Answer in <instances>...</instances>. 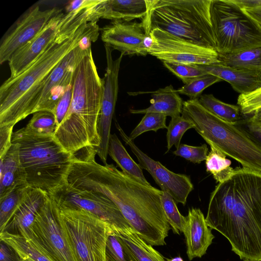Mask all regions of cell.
Instances as JSON below:
<instances>
[{"label": "cell", "mask_w": 261, "mask_h": 261, "mask_svg": "<svg viewBox=\"0 0 261 261\" xmlns=\"http://www.w3.org/2000/svg\"><path fill=\"white\" fill-rule=\"evenodd\" d=\"M221 80L211 74L197 77L177 90L179 94L185 95L190 99H198L203 91Z\"/></svg>", "instance_id": "obj_37"}, {"label": "cell", "mask_w": 261, "mask_h": 261, "mask_svg": "<svg viewBox=\"0 0 261 261\" xmlns=\"http://www.w3.org/2000/svg\"><path fill=\"white\" fill-rule=\"evenodd\" d=\"M191 128H194L193 122L184 115L171 118L167 126V153L174 146L177 148L180 144L181 139L186 132Z\"/></svg>", "instance_id": "obj_34"}, {"label": "cell", "mask_w": 261, "mask_h": 261, "mask_svg": "<svg viewBox=\"0 0 261 261\" xmlns=\"http://www.w3.org/2000/svg\"><path fill=\"white\" fill-rule=\"evenodd\" d=\"M13 126H0V157L5 155L12 145Z\"/></svg>", "instance_id": "obj_43"}, {"label": "cell", "mask_w": 261, "mask_h": 261, "mask_svg": "<svg viewBox=\"0 0 261 261\" xmlns=\"http://www.w3.org/2000/svg\"><path fill=\"white\" fill-rule=\"evenodd\" d=\"M106 261H138L131 250L112 229L106 246Z\"/></svg>", "instance_id": "obj_32"}, {"label": "cell", "mask_w": 261, "mask_h": 261, "mask_svg": "<svg viewBox=\"0 0 261 261\" xmlns=\"http://www.w3.org/2000/svg\"><path fill=\"white\" fill-rule=\"evenodd\" d=\"M62 11L56 8L41 10L39 6L31 9L3 40L0 46V63L9 61L14 53L35 38L49 20Z\"/></svg>", "instance_id": "obj_16"}, {"label": "cell", "mask_w": 261, "mask_h": 261, "mask_svg": "<svg viewBox=\"0 0 261 261\" xmlns=\"http://www.w3.org/2000/svg\"><path fill=\"white\" fill-rule=\"evenodd\" d=\"M33 114L25 128L36 134L54 136L58 127L55 114L47 111H37Z\"/></svg>", "instance_id": "obj_33"}, {"label": "cell", "mask_w": 261, "mask_h": 261, "mask_svg": "<svg viewBox=\"0 0 261 261\" xmlns=\"http://www.w3.org/2000/svg\"><path fill=\"white\" fill-rule=\"evenodd\" d=\"M19 153L18 145L12 143L6 153L0 157V198L16 188L28 187Z\"/></svg>", "instance_id": "obj_23"}, {"label": "cell", "mask_w": 261, "mask_h": 261, "mask_svg": "<svg viewBox=\"0 0 261 261\" xmlns=\"http://www.w3.org/2000/svg\"><path fill=\"white\" fill-rule=\"evenodd\" d=\"M242 9L261 28V8Z\"/></svg>", "instance_id": "obj_47"}, {"label": "cell", "mask_w": 261, "mask_h": 261, "mask_svg": "<svg viewBox=\"0 0 261 261\" xmlns=\"http://www.w3.org/2000/svg\"><path fill=\"white\" fill-rule=\"evenodd\" d=\"M147 34L142 21L113 20L101 29V39L105 44L123 56L147 55L143 43Z\"/></svg>", "instance_id": "obj_17"}, {"label": "cell", "mask_w": 261, "mask_h": 261, "mask_svg": "<svg viewBox=\"0 0 261 261\" xmlns=\"http://www.w3.org/2000/svg\"><path fill=\"white\" fill-rule=\"evenodd\" d=\"M200 105L219 118L235 124L242 119L239 106L225 103L213 94H203L198 98Z\"/></svg>", "instance_id": "obj_28"}, {"label": "cell", "mask_w": 261, "mask_h": 261, "mask_svg": "<svg viewBox=\"0 0 261 261\" xmlns=\"http://www.w3.org/2000/svg\"><path fill=\"white\" fill-rule=\"evenodd\" d=\"M95 156L82 159L73 156L67 184L105 195L146 243L166 245L170 225L161 202L163 191L123 173L112 164L97 163Z\"/></svg>", "instance_id": "obj_1"}, {"label": "cell", "mask_w": 261, "mask_h": 261, "mask_svg": "<svg viewBox=\"0 0 261 261\" xmlns=\"http://www.w3.org/2000/svg\"><path fill=\"white\" fill-rule=\"evenodd\" d=\"M146 1L148 11L142 21L148 34L157 29L216 50L211 18L212 0Z\"/></svg>", "instance_id": "obj_6"}, {"label": "cell", "mask_w": 261, "mask_h": 261, "mask_svg": "<svg viewBox=\"0 0 261 261\" xmlns=\"http://www.w3.org/2000/svg\"><path fill=\"white\" fill-rule=\"evenodd\" d=\"M12 143L19 146L27 185L51 195L67 184L73 154L53 135L39 134L25 127L13 132Z\"/></svg>", "instance_id": "obj_5"}, {"label": "cell", "mask_w": 261, "mask_h": 261, "mask_svg": "<svg viewBox=\"0 0 261 261\" xmlns=\"http://www.w3.org/2000/svg\"><path fill=\"white\" fill-rule=\"evenodd\" d=\"M102 0H75L70 1L66 7V13L93 8Z\"/></svg>", "instance_id": "obj_44"}, {"label": "cell", "mask_w": 261, "mask_h": 261, "mask_svg": "<svg viewBox=\"0 0 261 261\" xmlns=\"http://www.w3.org/2000/svg\"><path fill=\"white\" fill-rule=\"evenodd\" d=\"M103 83L97 72L91 48L76 65L68 112L54 135L64 149L74 154L100 144L98 121Z\"/></svg>", "instance_id": "obj_4"}, {"label": "cell", "mask_w": 261, "mask_h": 261, "mask_svg": "<svg viewBox=\"0 0 261 261\" xmlns=\"http://www.w3.org/2000/svg\"><path fill=\"white\" fill-rule=\"evenodd\" d=\"M149 33L154 43L148 54L163 62L194 65L220 63L218 53L214 49L195 44L157 29Z\"/></svg>", "instance_id": "obj_12"}, {"label": "cell", "mask_w": 261, "mask_h": 261, "mask_svg": "<svg viewBox=\"0 0 261 261\" xmlns=\"http://www.w3.org/2000/svg\"><path fill=\"white\" fill-rule=\"evenodd\" d=\"M107 59V68L102 79L103 90L101 108L98 121V133L100 144L97 154L103 165L107 163L111 134V126L116 103L118 91V75L123 55L115 60L112 58V49L105 44Z\"/></svg>", "instance_id": "obj_15"}, {"label": "cell", "mask_w": 261, "mask_h": 261, "mask_svg": "<svg viewBox=\"0 0 261 261\" xmlns=\"http://www.w3.org/2000/svg\"><path fill=\"white\" fill-rule=\"evenodd\" d=\"M108 153L123 173L144 184L150 185L145 178L142 169L131 158L115 134L110 136Z\"/></svg>", "instance_id": "obj_25"}, {"label": "cell", "mask_w": 261, "mask_h": 261, "mask_svg": "<svg viewBox=\"0 0 261 261\" xmlns=\"http://www.w3.org/2000/svg\"><path fill=\"white\" fill-rule=\"evenodd\" d=\"M166 118V115L160 113H145L140 122L128 136L129 138L134 141L137 137L146 132L153 130L156 132L159 129L167 128Z\"/></svg>", "instance_id": "obj_36"}, {"label": "cell", "mask_w": 261, "mask_h": 261, "mask_svg": "<svg viewBox=\"0 0 261 261\" xmlns=\"http://www.w3.org/2000/svg\"><path fill=\"white\" fill-rule=\"evenodd\" d=\"M27 187H21L0 198V232L2 231L20 204Z\"/></svg>", "instance_id": "obj_35"}, {"label": "cell", "mask_w": 261, "mask_h": 261, "mask_svg": "<svg viewBox=\"0 0 261 261\" xmlns=\"http://www.w3.org/2000/svg\"><path fill=\"white\" fill-rule=\"evenodd\" d=\"M205 220L241 259L261 261V172L236 168L211 193Z\"/></svg>", "instance_id": "obj_2"}, {"label": "cell", "mask_w": 261, "mask_h": 261, "mask_svg": "<svg viewBox=\"0 0 261 261\" xmlns=\"http://www.w3.org/2000/svg\"><path fill=\"white\" fill-rule=\"evenodd\" d=\"M91 9L67 13L62 27L44 50L20 74L2 85L0 126L14 127L33 114L54 68L86 37L99 33L97 21L89 19Z\"/></svg>", "instance_id": "obj_3"}, {"label": "cell", "mask_w": 261, "mask_h": 261, "mask_svg": "<svg viewBox=\"0 0 261 261\" xmlns=\"http://www.w3.org/2000/svg\"><path fill=\"white\" fill-rule=\"evenodd\" d=\"M48 196L40 189L27 187L20 204L0 233L19 236L29 240L30 227Z\"/></svg>", "instance_id": "obj_19"}, {"label": "cell", "mask_w": 261, "mask_h": 261, "mask_svg": "<svg viewBox=\"0 0 261 261\" xmlns=\"http://www.w3.org/2000/svg\"><path fill=\"white\" fill-rule=\"evenodd\" d=\"M243 261H250V260H244Z\"/></svg>", "instance_id": "obj_50"}, {"label": "cell", "mask_w": 261, "mask_h": 261, "mask_svg": "<svg viewBox=\"0 0 261 261\" xmlns=\"http://www.w3.org/2000/svg\"><path fill=\"white\" fill-rule=\"evenodd\" d=\"M237 103L242 114H253L261 108V88L249 93L240 94Z\"/></svg>", "instance_id": "obj_40"}, {"label": "cell", "mask_w": 261, "mask_h": 261, "mask_svg": "<svg viewBox=\"0 0 261 261\" xmlns=\"http://www.w3.org/2000/svg\"><path fill=\"white\" fill-rule=\"evenodd\" d=\"M249 119L252 123L261 127V108L256 110Z\"/></svg>", "instance_id": "obj_48"}, {"label": "cell", "mask_w": 261, "mask_h": 261, "mask_svg": "<svg viewBox=\"0 0 261 261\" xmlns=\"http://www.w3.org/2000/svg\"><path fill=\"white\" fill-rule=\"evenodd\" d=\"M198 65L207 73L229 83L240 94L249 93L261 88V70L236 69L220 63Z\"/></svg>", "instance_id": "obj_22"}, {"label": "cell", "mask_w": 261, "mask_h": 261, "mask_svg": "<svg viewBox=\"0 0 261 261\" xmlns=\"http://www.w3.org/2000/svg\"><path fill=\"white\" fill-rule=\"evenodd\" d=\"M186 217L187 224L183 233L186 240L187 254L191 260L201 257L206 253L214 236L200 209L190 208Z\"/></svg>", "instance_id": "obj_20"}, {"label": "cell", "mask_w": 261, "mask_h": 261, "mask_svg": "<svg viewBox=\"0 0 261 261\" xmlns=\"http://www.w3.org/2000/svg\"><path fill=\"white\" fill-rule=\"evenodd\" d=\"M0 241V261H21L18 254L12 246Z\"/></svg>", "instance_id": "obj_45"}, {"label": "cell", "mask_w": 261, "mask_h": 261, "mask_svg": "<svg viewBox=\"0 0 261 261\" xmlns=\"http://www.w3.org/2000/svg\"><path fill=\"white\" fill-rule=\"evenodd\" d=\"M211 150L205 160L206 170L211 173L219 183L229 179L233 175L234 169L231 165L230 160L226 155L217 147L210 145Z\"/></svg>", "instance_id": "obj_29"}, {"label": "cell", "mask_w": 261, "mask_h": 261, "mask_svg": "<svg viewBox=\"0 0 261 261\" xmlns=\"http://www.w3.org/2000/svg\"><path fill=\"white\" fill-rule=\"evenodd\" d=\"M251 139L261 147V127L252 123L249 118L242 119L235 124Z\"/></svg>", "instance_id": "obj_42"}, {"label": "cell", "mask_w": 261, "mask_h": 261, "mask_svg": "<svg viewBox=\"0 0 261 261\" xmlns=\"http://www.w3.org/2000/svg\"><path fill=\"white\" fill-rule=\"evenodd\" d=\"M59 207L62 225L75 260L106 261L110 226L85 210Z\"/></svg>", "instance_id": "obj_9"}, {"label": "cell", "mask_w": 261, "mask_h": 261, "mask_svg": "<svg viewBox=\"0 0 261 261\" xmlns=\"http://www.w3.org/2000/svg\"><path fill=\"white\" fill-rule=\"evenodd\" d=\"M59 206L82 209L107 222L114 231L132 227L118 206L99 193L74 188L67 184L49 195Z\"/></svg>", "instance_id": "obj_11"}, {"label": "cell", "mask_w": 261, "mask_h": 261, "mask_svg": "<svg viewBox=\"0 0 261 261\" xmlns=\"http://www.w3.org/2000/svg\"><path fill=\"white\" fill-rule=\"evenodd\" d=\"M98 35L99 34H95L86 37L54 68L38 98L33 113L47 111L54 114L59 99L72 81L76 65L91 48L92 42L96 41Z\"/></svg>", "instance_id": "obj_13"}, {"label": "cell", "mask_w": 261, "mask_h": 261, "mask_svg": "<svg viewBox=\"0 0 261 261\" xmlns=\"http://www.w3.org/2000/svg\"><path fill=\"white\" fill-rule=\"evenodd\" d=\"M152 99L149 107L143 109H130L134 114L147 113H160L171 118L180 116L182 113L183 101L177 90L172 85L151 92Z\"/></svg>", "instance_id": "obj_24"}, {"label": "cell", "mask_w": 261, "mask_h": 261, "mask_svg": "<svg viewBox=\"0 0 261 261\" xmlns=\"http://www.w3.org/2000/svg\"><path fill=\"white\" fill-rule=\"evenodd\" d=\"M208 153V149L205 144L194 146L180 143L176 149L173 151V154L176 156L198 164L205 161Z\"/></svg>", "instance_id": "obj_39"}, {"label": "cell", "mask_w": 261, "mask_h": 261, "mask_svg": "<svg viewBox=\"0 0 261 261\" xmlns=\"http://www.w3.org/2000/svg\"><path fill=\"white\" fill-rule=\"evenodd\" d=\"M161 202L167 221L173 232L178 234L184 233L187 224V217L180 213L176 205V202L167 192L163 191Z\"/></svg>", "instance_id": "obj_31"}, {"label": "cell", "mask_w": 261, "mask_h": 261, "mask_svg": "<svg viewBox=\"0 0 261 261\" xmlns=\"http://www.w3.org/2000/svg\"><path fill=\"white\" fill-rule=\"evenodd\" d=\"M0 240L12 246L21 261H52L30 241L19 236L0 233Z\"/></svg>", "instance_id": "obj_30"}, {"label": "cell", "mask_w": 261, "mask_h": 261, "mask_svg": "<svg viewBox=\"0 0 261 261\" xmlns=\"http://www.w3.org/2000/svg\"><path fill=\"white\" fill-rule=\"evenodd\" d=\"M115 124L120 136L137 157L141 168L151 175L162 191L167 192L176 202L185 205L194 188L190 177L186 174L174 173L152 159L129 138L117 121Z\"/></svg>", "instance_id": "obj_14"}, {"label": "cell", "mask_w": 261, "mask_h": 261, "mask_svg": "<svg viewBox=\"0 0 261 261\" xmlns=\"http://www.w3.org/2000/svg\"><path fill=\"white\" fill-rule=\"evenodd\" d=\"M210 11L218 54L261 46V28L232 0H212Z\"/></svg>", "instance_id": "obj_8"}, {"label": "cell", "mask_w": 261, "mask_h": 261, "mask_svg": "<svg viewBox=\"0 0 261 261\" xmlns=\"http://www.w3.org/2000/svg\"><path fill=\"white\" fill-rule=\"evenodd\" d=\"M220 64L236 69L261 70V46L233 54H218Z\"/></svg>", "instance_id": "obj_27"}, {"label": "cell", "mask_w": 261, "mask_h": 261, "mask_svg": "<svg viewBox=\"0 0 261 261\" xmlns=\"http://www.w3.org/2000/svg\"><path fill=\"white\" fill-rule=\"evenodd\" d=\"M28 241L52 261H75L62 225L59 206L49 196L30 227Z\"/></svg>", "instance_id": "obj_10"}, {"label": "cell", "mask_w": 261, "mask_h": 261, "mask_svg": "<svg viewBox=\"0 0 261 261\" xmlns=\"http://www.w3.org/2000/svg\"><path fill=\"white\" fill-rule=\"evenodd\" d=\"M242 9L261 8V0H232Z\"/></svg>", "instance_id": "obj_46"}, {"label": "cell", "mask_w": 261, "mask_h": 261, "mask_svg": "<svg viewBox=\"0 0 261 261\" xmlns=\"http://www.w3.org/2000/svg\"><path fill=\"white\" fill-rule=\"evenodd\" d=\"M181 114L193 122L194 129L209 145L217 147L243 168L261 172V147L237 125L212 114L198 99L184 101Z\"/></svg>", "instance_id": "obj_7"}, {"label": "cell", "mask_w": 261, "mask_h": 261, "mask_svg": "<svg viewBox=\"0 0 261 261\" xmlns=\"http://www.w3.org/2000/svg\"><path fill=\"white\" fill-rule=\"evenodd\" d=\"M164 66L186 84L191 80L207 74L198 65L175 62H163Z\"/></svg>", "instance_id": "obj_38"}, {"label": "cell", "mask_w": 261, "mask_h": 261, "mask_svg": "<svg viewBox=\"0 0 261 261\" xmlns=\"http://www.w3.org/2000/svg\"><path fill=\"white\" fill-rule=\"evenodd\" d=\"M72 97V81L59 99L55 111L58 127L62 123L69 109ZM58 128V127H57Z\"/></svg>", "instance_id": "obj_41"}, {"label": "cell", "mask_w": 261, "mask_h": 261, "mask_svg": "<svg viewBox=\"0 0 261 261\" xmlns=\"http://www.w3.org/2000/svg\"><path fill=\"white\" fill-rule=\"evenodd\" d=\"M166 261H185L180 256H176L172 258H166Z\"/></svg>", "instance_id": "obj_49"}, {"label": "cell", "mask_w": 261, "mask_h": 261, "mask_svg": "<svg viewBox=\"0 0 261 261\" xmlns=\"http://www.w3.org/2000/svg\"><path fill=\"white\" fill-rule=\"evenodd\" d=\"M114 231L131 250L138 261H166L163 256L141 238L132 227Z\"/></svg>", "instance_id": "obj_26"}, {"label": "cell", "mask_w": 261, "mask_h": 261, "mask_svg": "<svg viewBox=\"0 0 261 261\" xmlns=\"http://www.w3.org/2000/svg\"><path fill=\"white\" fill-rule=\"evenodd\" d=\"M146 0H102L90 11L91 21H98L99 18L130 21L139 18L142 20L147 14Z\"/></svg>", "instance_id": "obj_21"}, {"label": "cell", "mask_w": 261, "mask_h": 261, "mask_svg": "<svg viewBox=\"0 0 261 261\" xmlns=\"http://www.w3.org/2000/svg\"><path fill=\"white\" fill-rule=\"evenodd\" d=\"M67 17L62 11L54 15L43 30L32 40L19 48L9 61L10 77L20 74L55 38Z\"/></svg>", "instance_id": "obj_18"}]
</instances>
